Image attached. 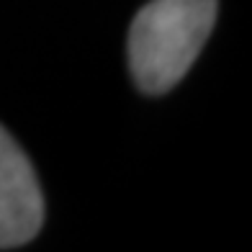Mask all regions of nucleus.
Listing matches in <instances>:
<instances>
[{
	"mask_svg": "<svg viewBox=\"0 0 252 252\" xmlns=\"http://www.w3.org/2000/svg\"><path fill=\"white\" fill-rule=\"evenodd\" d=\"M216 21V0H150L129 31V67L144 93L178 85L196 62Z\"/></svg>",
	"mask_w": 252,
	"mask_h": 252,
	"instance_id": "f257e3e1",
	"label": "nucleus"
},
{
	"mask_svg": "<svg viewBox=\"0 0 252 252\" xmlns=\"http://www.w3.org/2000/svg\"><path fill=\"white\" fill-rule=\"evenodd\" d=\"M44 221V198L26 152L0 126V250L31 242Z\"/></svg>",
	"mask_w": 252,
	"mask_h": 252,
	"instance_id": "f03ea898",
	"label": "nucleus"
}]
</instances>
